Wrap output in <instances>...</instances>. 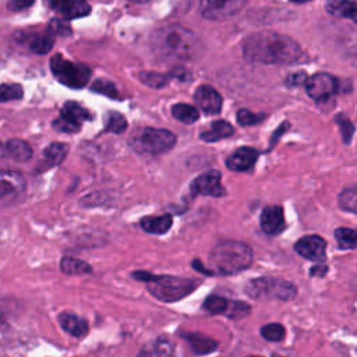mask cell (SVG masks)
<instances>
[{"label": "cell", "instance_id": "cell-1", "mask_svg": "<svg viewBox=\"0 0 357 357\" xmlns=\"http://www.w3.org/2000/svg\"><path fill=\"white\" fill-rule=\"evenodd\" d=\"M243 56L261 64H294L305 60L304 50L294 39L272 31L250 35L243 43Z\"/></svg>", "mask_w": 357, "mask_h": 357}, {"label": "cell", "instance_id": "cell-2", "mask_svg": "<svg viewBox=\"0 0 357 357\" xmlns=\"http://www.w3.org/2000/svg\"><path fill=\"white\" fill-rule=\"evenodd\" d=\"M197 38L192 31L180 24H167L158 28L151 38L153 52L162 57L187 59L194 47Z\"/></svg>", "mask_w": 357, "mask_h": 357}, {"label": "cell", "instance_id": "cell-3", "mask_svg": "<svg viewBox=\"0 0 357 357\" xmlns=\"http://www.w3.org/2000/svg\"><path fill=\"white\" fill-rule=\"evenodd\" d=\"M252 262V250L236 240H226L216 244L209 254V266L212 272L220 275H234L247 268Z\"/></svg>", "mask_w": 357, "mask_h": 357}, {"label": "cell", "instance_id": "cell-4", "mask_svg": "<svg viewBox=\"0 0 357 357\" xmlns=\"http://www.w3.org/2000/svg\"><path fill=\"white\" fill-rule=\"evenodd\" d=\"M132 276L146 283L148 291L158 300L165 303H173L184 298L198 286V280L170 276V275H152L144 271H135Z\"/></svg>", "mask_w": 357, "mask_h": 357}, {"label": "cell", "instance_id": "cell-5", "mask_svg": "<svg viewBox=\"0 0 357 357\" xmlns=\"http://www.w3.org/2000/svg\"><path fill=\"white\" fill-rule=\"evenodd\" d=\"M245 293L251 298H258V300L289 301L296 297L297 289L293 283L287 280L271 278V276H262V278L250 280L248 284L245 286Z\"/></svg>", "mask_w": 357, "mask_h": 357}, {"label": "cell", "instance_id": "cell-6", "mask_svg": "<svg viewBox=\"0 0 357 357\" xmlns=\"http://www.w3.org/2000/svg\"><path fill=\"white\" fill-rule=\"evenodd\" d=\"M50 70L61 84L75 89L85 86L91 78V70L88 66L73 63L61 54H54L50 59Z\"/></svg>", "mask_w": 357, "mask_h": 357}, {"label": "cell", "instance_id": "cell-7", "mask_svg": "<svg viewBox=\"0 0 357 357\" xmlns=\"http://www.w3.org/2000/svg\"><path fill=\"white\" fill-rule=\"evenodd\" d=\"M138 152L158 155L167 152L176 145V135L165 128H142L132 141Z\"/></svg>", "mask_w": 357, "mask_h": 357}, {"label": "cell", "instance_id": "cell-8", "mask_svg": "<svg viewBox=\"0 0 357 357\" xmlns=\"http://www.w3.org/2000/svg\"><path fill=\"white\" fill-rule=\"evenodd\" d=\"M247 0H199V11L204 18L212 21H225L238 14Z\"/></svg>", "mask_w": 357, "mask_h": 357}, {"label": "cell", "instance_id": "cell-9", "mask_svg": "<svg viewBox=\"0 0 357 357\" xmlns=\"http://www.w3.org/2000/svg\"><path fill=\"white\" fill-rule=\"evenodd\" d=\"M305 89L310 98L317 102H322L333 96L339 91V81L336 77L328 73H317L308 77L305 82Z\"/></svg>", "mask_w": 357, "mask_h": 357}, {"label": "cell", "instance_id": "cell-10", "mask_svg": "<svg viewBox=\"0 0 357 357\" xmlns=\"http://www.w3.org/2000/svg\"><path fill=\"white\" fill-rule=\"evenodd\" d=\"M220 178H222V174L219 170L205 172L192 180L191 192L197 195L222 197L226 191L220 183Z\"/></svg>", "mask_w": 357, "mask_h": 357}, {"label": "cell", "instance_id": "cell-11", "mask_svg": "<svg viewBox=\"0 0 357 357\" xmlns=\"http://www.w3.org/2000/svg\"><path fill=\"white\" fill-rule=\"evenodd\" d=\"M294 250L298 255L311 259V261H317V262H322L325 261V250H326V241L325 238H322L321 236L317 234H310V236H304L300 240H297V243L294 244Z\"/></svg>", "mask_w": 357, "mask_h": 357}, {"label": "cell", "instance_id": "cell-12", "mask_svg": "<svg viewBox=\"0 0 357 357\" xmlns=\"http://www.w3.org/2000/svg\"><path fill=\"white\" fill-rule=\"evenodd\" d=\"M259 225L266 234L276 236L282 233L286 227L283 208L280 205H271L264 208L259 218Z\"/></svg>", "mask_w": 357, "mask_h": 357}, {"label": "cell", "instance_id": "cell-13", "mask_svg": "<svg viewBox=\"0 0 357 357\" xmlns=\"http://www.w3.org/2000/svg\"><path fill=\"white\" fill-rule=\"evenodd\" d=\"M195 103L205 114H218L222 109V96L211 85H201L194 93Z\"/></svg>", "mask_w": 357, "mask_h": 357}, {"label": "cell", "instance_id": "cell-14", "mask_svg": "<svg viewBox=\"0 0 357 357\" xmlns=\"http://www.w3.org/2000/svg\"><path fill=\"white\" fill-rule=\"evenodd\" d=\"M49 3L64 20L79 18L88 15L91 11V7L85 0H49Z\"/></svg>", "mask_w": 357, "mask_h": 357}, {"label": "cell", "instance_id": "cell-15", "mask_svg": "<svg viewBox=\"0 0 357 357\" xmlns=\"http://www.w3.org/2000/svg\"><path fill=\"white\" fill-rule=\"evenodd\" d=\"M258 155L259 153L257 149L250 146H241L226 159V166L233 172H247L254 167Z\"/></svg>", "mask_w": 357, "mask_h": 357}, {"label": "cell", "instance_id": "cell-16", "mask_svg": "<svg viewBox=\"0 0 357 357\" xmlns=\"http://www.w3.org/2000/svg\"><path fill=\"white\" fill-rule=\"evenodd\" d=\"M25 190L22 174L14 170H0V201L17 197Z\"/></svg>", "mask_w": 357, "mask_h": 357}, {"label": "cell", "instance_id": "cell-17", "mask_svg": "<svg viewBox=\"0 0 357 357\" xmlns=\"http://www.w3.org/2000/svg\"><path fill=\"white\" fill-rule=\"evenodd\" d=\"M59 322L61 328L74 337H84L89 329L86 319L73 312H61L59 315Z\"/></svg>", "mask_w": 357, "mask_h": 357}, {"label": "cell", "instance_id": "cell-18", "mask_svg": "<svg viewBox=\"0 0 357 357\" xmlns=\"http://www.w3.org/2000/svg\"><path fill=\"white\" fill-rule=\"evenodd\" d=\"M325 10L333 15L340 18H349L357 22V3L351 0H326Z\"/></svg>", "mask_w": 357, "mask_h": 357}, {"label": "cell", "instance_id": "cell-19", "mask_svg": "<svg viewBox=\"0 0 357 357\" xmlns=\"http://www.w3.org/2000/svg\"><path fill=\"white\" fill-rule=\"evenodd\" d=\"M185 340L188 342L192 353L202 356V354H209L213 350H216L218 347V342L206 335L202 333H197V332H190V333H184Z\"/></svg>", "mask_w": 357, "mask_h": 357}, {"label": "cell", "instance_id": "cell-20", "mask_svg": "<svg viewBox=\"0 0 357 357\" xmlns=\"http://www.w3.org/2000/svg\"><path fill=\"white\" fill-rule=\"evenodd\" d=\"M173 218L170 215H160V216H145L141 220V227L151 234H163L169 231L172 227Z\"/></svg>", "mask_w": 357, "mask_h": 357}, {"label": "cell", "instance_id": "cell-21", "mask_svg": "<svg viewBox=\"0 0 357 357\" xmlns=\"http://www.w3.org/2000/svg\"><path fill=\"white\" fill-rule=\"evenodd\" d=\"M233 132H234V128L230 123L225 120H216V121H212L209 130L202 131L199 137L206 142H215L233 135Z\"/></svg>", "mask_w": 357, "mask_h": 357}, {"label": "cell", "instance_id": "cell-22", "mask_svg": "<svg viewBox=\"0 0 357 357\" xmlns=\"http://www.w3.org/2000/svg\"><path fill=\"white\" fill-rule=\"evenodd\" d=\"M4 153L17 162H26L32 156V148L28 145V142L13 138L7 141L4 146Z\"/></svg>", "mask_w": 357, "mask_h": 357}, {"label": "cell", "instance_id": "cell-23", "mask_svg": "<svg viewBox=\"0 0 357 357\" xmlns=\"http://www.w3.org/2000/svg\"><path fill=\"white\" fill-rule=\"evenodd\" d=\"M138 357H173V344L167 339H156L148 344Z\"/></svg>", "mask_w": 357, "mask_h": 357}, {"label": "cell", "instance_id": "cell-24", "mask_svg": "<svg viewBox=\"0 0 357 357\" xmlns=\"http://www.w3.org/2000/svg\"><path fill=\"white\" fill-rule=\"evenodd\" d=\"M60 116L64 117V119H68V120H71L74 123H78V124H81L85 120H91L92 119L91 113L86 109H84L79 103L73 102V100L66 102L63 105V107L60 110Z\"/></svg>", "mask_w": 357, "mask_h": 357}, {"label": "cell", "instance_id": "cell-25", "mask_svg": "<svg viewBox=\"0 0 357 357\" xmlns=\"http://www.w3.org/2000/svg\"><path fill=\"white\" fill-rule=\"evenodd\" d=\"M68 153V145L63 144V142H53L50 145H47L43 151V158L47 166L53 167L60 165Z\"/></svg>", "mask_w": 357, "mask_h": 357}, {"label": "cell", "instance_id": "cell-26", "mask_svg": "<svg viewBox=\"0 0 357 357\" xmlns=\"http://www.w3.org/2000/svg\"><path fill=\"white\" fill-rule=\"evenodd\" d=\"M54 32L53 31H47V32H43V33H39V35H33L31 39H29V47L33 53H38V54H45L47 53L52 47H53V43H54Z\"/></svg>", "mask_w": 357, "mask_h": 357}, {"label": "cell", "instance_id": "cell-27", "mask_svg": "<svg viewBox=\"0 0 357 357\" xmlns=\"http://www.w3.org/2000/svg\"><path fill=\"white\" fill-rule=\"evenodd\" d=\"M60 269L67 275H85V273H91L92 266L85 261L71 258V257H64L60 261Z\"/></svg>", "mask_w": 357, "mask_h": 357}, {"label": "cell", "instance_id": "cell-28", "mask_svg": "<svg viewBox=\"0 0 357 357\" xmlns=\"http://www.w3.org/2000/svg\"><path fill=\"white\" fill-rule=\"evenodd\" d=\"M172 114H173L174 119H177L178 121L185 123V124L195 123L199 117L198 109L188 105V103H176V105H173Z\"/></svg>", "mask_w": 357, "mask_h": 357}, {"label": "cell", "instance_id": "cell-29", "mask_svg": "<svg viewBox=\"0 0 357 357\" xmlns=\"http://www.w3.org/2000/svg\"><path fill=\"white\" fill-rule=\"evenodd\" d=\"M176 73H169V74H162V73H156V71H142L139 73L138 78L142 84L152 86V88H162L165 85H167V82L174 78Z\"/></svg>", "mask_w": 357, "mask_h": 357}, {"label": "cell", "instance_id": "cell-30", "mask_svg": "<svg viewBox=\"0 0 357 357\" xmlns=\"http://www.w3.org/2000/svg\"><path fill=\"white\" fill-rule=\"evenodd\" d=\"M335 238L339 248L353 250L357 248V230L350 227H339L335 230Z\"/></svg>", "mask_w": 357, "mask_h": 357}, {"label": "cell", "instance_id": "cell-31", "mask_svg": "<svg viewBox=\"0 0 357 357\" xmlns=\"http://www.w3.org/2000/svg\"><path fill=\"white\" fill-rule=\"evenodd\" d=\"M339 206L346 212L357 215V184L347 187L340 192Z\"/></svg>", "mask_w": 357, "mask_h": 357}, {"label": "cell", "instance_id": "cell-32", "mask_svg": "<svg viewBox=\"0 0 357 357\" xmlns=\"http://www.w3.org/2000/svg\"><path fill=\"white\" fill-rule=\"evenodd\" d=\"M127 128V120L119 112H109L105 117V130L107 132L121 134Z\"/></svg>", "mask_w": 357, "mask_h": 357}, {"label": "cell", "instance_id": "cell-33", "mask_svg": "<svg viewBox=\"0 0 357 357\" xmlns=\"http://www.w3.org/2000/svg\"><path fill=\"white\" fill-rule=\"evenodd\" d=\"M261 336L269 342H280L286 336V331L280 324H268L261 328Z\"/></svg>", "mask_w": 357, "mask_h": 357}, {"label": "cell", "instance_id": "cell-34", "mask_svg": "<svg viewBox=\"0 0 357 357\" xmlns=\"http://www.w3.org/2000/svg\"><path fill=\"white\" fill-rule=\"evenodd\" d=\"M229 307V300L220 296H209L204 301V308L211 314H225Z\"/></svg>", "mask_w": 357, "mask_h": 357}, {"label": "cell", "instance_id": "cell-35", "mask_svg": "<svg viewBox=\"0 0 357 357\" xmlns=\"http://www.w3.org/2000/svg\"><path fill=\"white\" fill-rule=\"evenodd\" d=\"M22 95H24L22 86L18 85V84H3V85H0V103L21 99Z\"/></svg>", "mask_w": 357, "mask_h": 357}, {"label": "cell", "instance_id": "cell-36", "mask_svg": "<svg viewBox=\"0 0 357 357\" xmlns=\"http://www.w3.org/2000/svg\"><path fill=\"white\" fill-rule=\"evenodd\" d=\"M266 117L265 113H252L248 109H240L237 112V121L241 126H254L261 123Z\"/></svg>", "mask_w": 357, "mask_h": 357}, {"label": "cell", "instance_id": "cell-37", "mask_svg": "<svg viewBox=\"0 0 357 357\" xmlns=\"http://www.w3.org/2000/svg\"><path fill=\"white\" fill-rule=\"evenodd\" d=\"M92 91L98 92V93H102V95H106V96L113 98V99H120L117 88L109 81H103V79L95 81V84L92 85Z\"/></svg>", "mask_w": 357, "mask_h": 357}, {"label": "cell", "instance_id": "cell-38", "mask_svg": "<svg viewBox=\"0 0 357 357\" xmlns=\"http://www.w3.org/2000/svg\"><path fill=\"white\" fill-rule=\"evenodd\" d=\"M336 123L340 128V132H342V137H343V142L344 144H350L351 141V137L354 134V126L353 123L343 114H337L336 116Z\"/></svg>", "mask_w": 357, "mask_h": 357}, {"label": "cell", "instance_id": "cell-39", "mask_svg": "<svg viewBox=\"0 0 357 357\" xmlns=\"http://www.w3.org/2000/svg\"><path fill=\"white\" fill-rule=\"evenodd\" d=\"M53 128L56 131H60V132H78L81 130V124L74 123V121H71L68 119H64V117L59 116L53 121Z\"/></svg>", "mask_w": 357, "mask_h": 357}, {"label": "cell", "instance_id": "cell-40", "mask_svg": "<svg viewBox=\"0 0 357 357\" xmlns=\"http://www.w3.org/2000/svg\"><path fill=\"white\" fill-rule=\"evenodd\" d=\"M250 312V305L241 301H229L226 315L230 318H241Z\"/></svg>", "mask_w": 357, "mask_h": 357}, {"label": "cell", "instance_id": "cell-41", "mask_svg": "<svg viewBox=\"0 0 357 357\" xmlns=\"http://www.w3.org/2000/svg\"><path fill=\"white\" fill-rule=\"evenodd\" d=\"M307 79H308V77L304 71H296L287 77L286 84L290 86H301L307 82Z\"/></svg>", "mask_w": 357, "mask_h": 357}, {"label": "cell", "instance_id": "cell-42", "mask_svg": "<svg viewBox=\"0 0 357 357\" xmlns=\"http://www.w3.org/2000/svg\"><path fill=\"white\" fill-rule=\"evenodd\" d=\"M33 1L35 0H10L7 7L11 11H21V10H25V8L31 7L33 4Z\"/></svg>", "mask_w": 357, "mask_h": 357}, {"label": "cell", "instance_id": "cell-43", "mask_svg": "<svg viewBox=\"0 0 357 357\" xmlns=\"http://www.w3.org/2000/svg\"><path fill=\"white\" fill-rule=\"evenodd\" d=\"M289 128V123L287 121H284L275 132H273V135H272V138H271V148L276 144V141H278V138H280V135L286 131Z\"/></svg>", "mask_w": 357, "mask_h": 357}, {"label": "cell", "instance_id": "cell-44", "mask_svg": "<svg viewBox=\"0 0 357 357\" xmlns=\"http://www.w3.org/2000/svg\"><path fill=\"white\" fill-rule=\"evenodd\" d=\"M326 271H328V268L324 264H319V265H315L310 269V275L311 276H324Z\"/></svg>", "mask_w": 357, "mask_h": 357}, {"label": "cell", "instance_id": "cell-45", "mask_svg": "<svg viewBox=\"0 0 357 357\" xmlns=\"http://www.w3.org/2000/svg\"><path fill=\"white\" fill-rule=\"evenodd\" d=\"M290 1H293V3H307L310 0H290Z\"/></svg>", "mask_w": 357, "mask_h": 357}, {"label": "cell", "instance_id": "cell-46", "mask_svg": "<svg viewBox=\"0 0 357 357\" xmlns=\"http://www.w3.org/2000/svg\"><path fill=\"white\" fill-rule=\"evenodd\" d=\"M130 1H134V3H146L149 0H130Z\"/></svg>", "mask_w": 357, "mask_h": 357}, {"label": "cell", "instance_id": "cell-47", "mask_svg": "<svg viewBox=\"0 0 357 357\" xmlns=\"http://www.w3.org/2000/svg\"><path fill=\"white\" fill-rule=\"evenodd\" d=\"M247 357H257V356H247Z\"/></svg>", "mask_w": 357, "mask_h": 357}]
</instances>
